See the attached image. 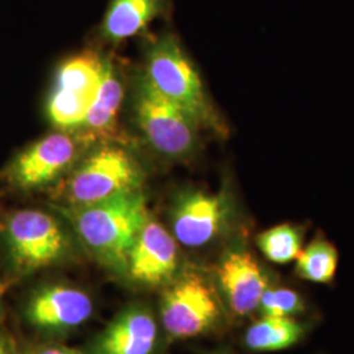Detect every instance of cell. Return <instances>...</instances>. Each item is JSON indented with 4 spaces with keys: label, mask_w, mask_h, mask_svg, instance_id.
I'll list each match as a JSON object with an SVG mask.
<instances>
[{
    "label": "cell",
    "mask_w": 354,
    "mask_h": 354,
    "mask_svg": "<svg viewBox=\"0 0 354 354\" xmlns=\"http://www.w3.org/2000/svg\"><path fill=\"white\" fill-rule=\"evenodd\" d=\"M158 326L151 311L142 304L122 310L102 329L89 346L88 354H152Z\"/></svg>",
    "instance_id": "cell-13"
},
{
    "label": "cell",
    "mask_w": 354,
    "mask_h": 354,
    "mask_svg": "<svg viewBox=\"0 0 354 354\" xmlns=\"http://www.w3.org/2000/svg\"><path fill=\"white\" fill-rule=\"evenodd\" d=\"M306 227L299 223L283 222L257 234L256 247L266 260L276 266H288L304 250Z\"/></svg>",
    "instance_id": "cell-18"
},
{
    "label": "cell",
    "mask_w": 354,
    "mask_h": 354,
    "mask_svg": "<svg viewBox=\"0 0 354 354\" xmlns=\"http://www.w3.org/2000/svg\"><path fill=\"white\" fill-rule=\"evenodd\" d=\"M337 266V248L323 234H317L297 257L294 274L297 279L315 285H332L336 279Z\"/></svg>",
    "instance_id": "cell-17"
},
{
    "label": "cell",
    "mask_w": 354,
    "mask_h": 354,
    "mask_svg": "<svg viewBox=\"0 0 354 354\" xmlns=\"http://www.w3.org/2000/svg\"><path fill=\"white\" fill-rule=\"evenodd\" d=\"M0 244L8 282L59 266L74 252L73 236L64 222L30 207L16 209L0 219Z\"/></svg>",
    "instance_id": "cell-2"
},
{
    "label": "cell",
    "mask_w": 354,
    "mask_h": 354,
    "mask_svg": "<svg viewBox=\"0 0 354 354\" xmlns=\"http://www.w3.org/2000/svg\"><path fill=\"white\" fill-rule=\"evenodd\" d=\"M104 73L105 59L96 51H82L61 64L46 102V114L54 127L76 131L83 125Z\"/></svg>",
    "instance_id": "cell-7"
},
{
    "label": "cell",
    "mask_w": 354,
    "mask_h": 354,
    "mask_svg": "<svg viewBox=\"0 0 354 354\" xmlns=\"http://www.w3.org/2000/svg\"><path fill=\"white\" fill-rule=\"evenodd\" d=\"M134 115L143 138L159 155L185 160L198 151L201 127L162 96L143 75L136 87Z\"/></svg>",
    "instance_id": "cell-6"
},
{
    "label": "cell",
    "mask_w": 354,
    "mask_h": 354,
    "mask_svg": "<svg viewBox=\"0 0 354 354\" xmlns=\"http://www.w3.org/2000/svg\"><path fill=\"white\" fill-rule=\"evenodd\" d=\"M6 286H7V282L1 279V276H0V320L4 317V314H6V308H4V292H6Z\"/></svg>",
    "instance_id": "cell-22"
},
{
    "label": "cell",
    "mask_w": 354,
    "mask_h": 354,
    "mask_svg": "<svg viewBox=\"0 0 354 354\" xmlns=\"http://www.w3.org/2000/svg\"><path fill=\"white\" fill-rule=\"evenodd\" d=\"M228 314L212 276L196 266L177 273L160 299V317L165 332L176 340L214 333L223 327Z\"/></svg>",
    "instance_id": "cell-5"
},
{
    "label": "cell",
    "mask_w": 354,
    "mask_h": 354,
    "mask_svg": "<svg viewBox=\"0 0 354 354\" xmlns=\"http://www.w3.org/2000/svg\"><path fill=\"white\" fill-rule=\"evenodd\" d=\"M124 96L125 87L121 73L117 66L106 58L99 93L89 108L83 125L74 131L87 147L102 143H120L117 142L121 140L118 117Z\"/></svg>",
    "instance_id": "cell-14"
},
{
    "label": "cell",
    "mask_w": 354,
    "mask_h": 354,
    "mask_svg": "<svg viewBox=\"0 0 354 354\" xmlns=\"http://www.w3.org/2000/svg\"><path fill=\"white\" fill-rule=\"evenodd\" d=\"M180 270L176 239L150 215L129 253L125 279L140 288H165Z\"/></svg>",
    "instance_id": "cell-12"
},
{
    "label": "cell",
    "mask_w": 354,
    "mask_h": 354,
    "mask_svg": "<svg viewBox=\"0 0 354 354\" xmlns=\"http://www.w3.org/2000/svg\"><path fill=\"white\" fill-rule=\"evenodd\" d=\"M209 354H235L232 353L231 351H228V349H218V351H214V352H212V353Z\"/></svg>",
    "instance_id": "cell-23"
},
{
    "label": "cell",
    "mask_w": 354,
    "mask_h": 354,
    "mask_svg": "<svg viewBox=\"0 0 354 354\" xmlns=\"http://www.w3.org/2000/svg\"><path fill=\"white\" fill-rule=\"evenodd\" d=\"M228 315H253L264 292L279 279L247 247L235 243L221 254L212 274Z\"/></svg>",
    "instance_id": "cell-10"
},
{
    "label": "cell",
    "mask_w": 354,
    "mask_h": 354,
    "mask_svg": "<svg viewBox=\"0 0 354 354\" xmlns=\"http://www.w3.org/2000/svg\"><path fill=\"white\" fill-rule=\"evenodd\" d=\"M86 147L74 131L51 133L19 152L3 171V178L20 192L46 188L76 165Z\"/></svg>",
    "instance_id": "cell-9"
},
{
    "label": "cell",
    "mask_w": 354,
    "mask_h": 354,
    "mask_svg": "<svg viewBox=\"0 0 354 354\" xmlns=\"http://www.w3.org/2000/svg\"><path fill=\"white\" fill-rule=\"evenodd\" d=\"M23 354H83L73 348H66L61 345H39L29 349H21Z\"/></svg>",
    "instance_id": "cell-20"
},
{
    "label": "cell",
    "mask_w": 354,
    "mask_h": 354,
    "mask_svg": "<svg viewBox=\"0 0 354 354\" xmlns=\"http://www.w3.org/2000/svg\"><path fill=\"white\" fill-rule=\"evenodd\" d=\"M143 76L198 127L218 134L226 133L223 121L206 95L201 76L174 35H163L150 45Z\"/></svg>",
    "instance_id": "cell-3"
},
{
    "label": "cell",
    "mask_w": 354,
    "mask_h": 354,
    "mask_svg": "<svg viewBox=\"0 0 354 354\" xmlns=\"http://www.w3.org/2000/svg\"><path fill=\"white\" fill-rule=\"evenodd\" d=\"M167 8L168 0H111L100 24V36L111 44L136 37L163 16Z\"/></svg>",
    "instance_id": "cell-16"
},
{
    "label": "cell",
    "mask_w": 354,
    "mask_h": 354,
    "mask_svg": "<svg viewBox=\"0 0 354 354\" xmlns=\"http://www.w3.org/2000/svg\"><path fill=\"white\" fill-rule=\"evenodd\" d=\"M59 212L89 253L109 272L125 279L129 253L150 216L143 190L87 206H61Z\"/></svg>",
    "instance_id": "cell-1"
},
{
    "label": "cell",
    "mask_w": 354,
    "mask_h": 354,
    "mask_svg": "<svg viewBox=\"0 0 354 354\" xmlns=\"http://www.w3.org/2000/svg\"><path fill=\"white\" fill-rule=\"evenodd\" d=\"M0 354H23L16 340L3 329H0Z\"/></svg>",
    "instance_id": "cell-21"
},
{
    "label": "cell",
    "mask_w": 354,
    "mask_h": 354,
    "mask_svg": "<svg viewBox=\"0 0 354 354\" xmlns=\"http://www.w3.org/2000/svg\"><path fill=\"white\" fill-rule=\"evenodd\" d=\"M310 304L304 292L277 281L264 292L257 313L261 317H308Z\"/></svg>",
    "instance_id": "cell-19"
},
{
    "label": "cell",
    "mask_w": 354,
    "mask_h": 354,
    "mask_svg": "<svg viewBox=\"0 0 354 354\" xmlns=\"http://www.w3.org/2000/svg\"><path fill=\"white\" fill-rule=\"evenodd\" d=\"M172 235L187 248H203L225 238L236 221V206L227 189L181 190L171 206Z\"/></svg>",
    "instance_id": "cell-8"
},
{
    "label": "cell",
    "mask_w": 354,
    "mask_h": 354,
    "mask_svg": "<svg viewBox=\"0 0 354 354\" xmlns=\"http://www.w3.org/2000/svg\"><path fill=\"white\" fill-rule=\"evenodd\" d=\"M314 317H261L243 335V345L251 353H274L301 345L313 333Z\"/></svg>",
    "instance_id": "cell-15"
},
{
    "label": "cell",
    "mask_w": 354,
    "mask_h": 354,
    "mask_svg": "<svg viewBox=\"0 0 354 354\" xmlns=\"http://www.w3.org/2000/svg\"><path fill=\"white\" fill-rule=\"evenodd\" d=\"M145 174L136 156L120 143H102L76 163L58 188L62 207L102 203L142 190Z\"/></svg>",
    "instance_id": "cell-4"
},
{
    "label": "cell",
    "mask_w": 354,
    "mask_h": 354,
    "mask_svg": "<svg viewBox=\"0 0 354 354\" xmlns=\"http://www.w3.org/2000/svg\"><path fill=\"white\" fill-rule=\"evenodd\" d=\"M20 313L26 326L36 332L59 335L83 326L93 314V302L75 286L46 283L26 295Z\"/></svg>",
    "instance_id": "cell-11"
}]
</instances>
